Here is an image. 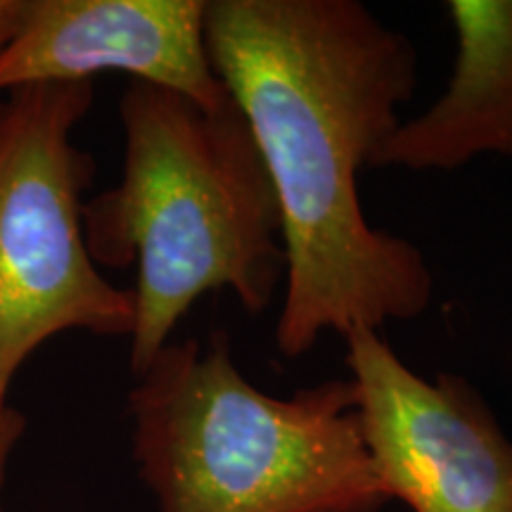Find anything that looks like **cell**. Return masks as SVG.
I'll use <instances>...</instances> for the list:
<instances>
[{"label": "cell", "instance_id": "cell-1", "mask_svg": "<svg viewBox=\"0 0 512 512\" xmlns=\"http://www.w3.org/2000/svg\"><path fill=\"white\" fill-rule=\"evenodd\" d=\"M204 46L259 147L283 223L280 356L323 332L425 316V254L366 221L358 174L418 86V50L358 0H207Z\"/></svg>", "mask_w": 512, "mask_h": 512}, {"label": "cell", "instance_id": "cell-3", "mask_svg": "<svg viewBox=\"0 0 512 512\" xmlns=\"http://www.w3.org/2000/svg\"><path fill=\"white\" fill-rule=\"evenodd\" d=\"M128 394L133 458L157 512H377L351 380L290 399L242 375L226 330L169 342Z\"/></svg>", "mask_w": 512, "mask_h": 512}, {"label": "cell", "instance_id": "cell-6", "mask_svg": "<svg viewBox=\"0 0 512 512\" xmlns=\"http://www.w3.org/2000/svg\"><path fill=\"white\" fill-rule=\"evenodd\" d=\"M204 12L207 0H29L22 29L0 53V95L124 72L223 110L233 100L209 64Z\"/></svg>", "mask_w": 512, "mask_h": 512}, {"label": "cell", "instance_id": "cell-7", "mask_svg": "<svg viewBox=\"0 0 512 512\" xmlns=\"http://www.w3.org/2000/svg\"><path fill=\"white\" fill-rule=\"evenodd\" d=\"M456 62L446 91L401 121L375 169L453 171L479 155L512 159V0H448Z\"/></svg>", "mask_w": 512, "mask_h": 512}, {"label": "cell", "instance_id": "cell-4", "mask_svg": "<svg viewBox=\"0 0 512 512\" xmlns=\"http://www.w3.org/2000/svg\"><path fill=\"white\" fill-rule=\"evenodd\" d=\"M93 98V81L0 95V403L50 337H131L133 292L100 273L83 233L95 162L72 136Z\"/></svg>", "mask_w": 512, "mask_h": 512}, {"label": "cell", "instance_id": "cell-9", "mask_svg": "<svg viewBox=\"0 0 512 512\" xmlns=\"http://www.w3.org/2000/svg\"><path fill=\"white\" fill-rule=\"evenodd\" d=\"M29 0H0V53L15 41L27 17Z\"/></svg>", "mask_w": 512, "mask_h": 512}, {"label": "cell", "instance_id": "cell-5", "mask_svg": "<svg viewBox=\"0 0 512 512\" xmlns=\"http://www.w3.org/2000/svg\"><path fill=\"white\" fill-rule=\"evenodd\" d=\"M356 413L380 491L411 512H512V441L467 377L425 380L380 330L344 335Z\"/></svg>", "mask_w": 512, "mask_h": 512}, {"label": "cell", "instance_id": "cell-2", "mask_svg": "<svg viewBox=\"0 0 512 512\" xmlns=\"http://www.w3.org/2000/svg\"><path fill=\"white\" fill-rule=\"evenodd\" d=\"M124 174L83 204L95 266H136L131 354L140 377L204 294L233 290L264 313L287 275L275 190L235 105L195 100L133 81L119 100Z\"/></svg>", "mask_w": 512, "mask_h": 512}, {"label": "cell", "instance_id": "cell-8", "mask_svg": "<svg viewBox=\"0 0 512 512\" xmlns=\"http://www.w3.org/2000/svg\"><path fill=\"white\" fill-rule=\"evenodd\" d=\"M27 430V420L24 415L12 408L10 403H0V512L3 508V489H5V472H8V460L15 451V446Z\"/></svg>", "mask_w": 512, "mask_h": 512}]
</instances>
